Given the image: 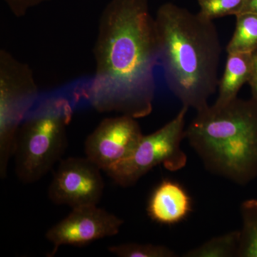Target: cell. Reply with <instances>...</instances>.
<instances>
[{
    "instance_id": "cell-15",
    "label": "cell",
    "mask_w": 257,
    "mask_h": 257,
    "mask_svg": "<svg viewBox=\"0 0 257 257\" xmlns=\"http://www.w3.org/2000/svg\"><path fill=\"white\" fill-rule=\"evenodd\" d=\"M109 252L119 257H175L173 250L163 245L125 243L108 247Z\"/></svg>"
},
{
    "instance_id": "cell-12",
    "label": "cell",
    "mask_w": 257,
    "mask_h": 257,
    "mask_svg": "<svg viewBox=\"0 0 257 257\" xmlns=\"http://www.w3.org/2000/svg\"><path fill=\"white\" fill-rule=\"evenodd\" d=\"M241 221L238 257H257V199L241 204Z\"/></svg>"
},
{
    "instance_id": "cell-7",
    "label": "cell",
    "mask_w": 257,
    "mask_h": 257,
    "mask_svg": "<svg viewBox=\"0 0 257 257\" xmlns=\"http://www.w3.org/2000/svg\"><path fill=\"white\" fill-rule=\"evenodd\" d=\"M101 169L87 157L61 161L48 189L49 199L57 205L74 208L97 205L104 192Z\"/></svg>"
},
{
    "instance_id": "cell-14",
    "label": "cell",
    "mask_w": 257,
    "mask_h": 257,
    "mask_svg": "<svg viewBox=\"0 0 257 257\" xmlns=\"http://www.w3.org/2000/svg\"><path fill=\"white\" fill-rule=\"evenodd\" d=\"M240 231H231L212 238L187 251L184 257H234L239 251Z\"/></svg>"
},
{
    "instance_id": "cell-3",
    "label": "cell",
    "mask_w": 257,
    "mask_h": 257,
    "mask_svg": "<svg viewBox=\"0 0 257 257\" xmlns=\"http://www.w3.org/2000/svg\"><path fill=\"white\" fill-rule=\"evenodd\" d=\"M185 138L204 167L239 185L257 177V101L233 99L197 111Z\"/></svg>"
},
{
    "instance_id": "cell-16",
    "label": "cell",
    "mask_w": 257,
    "mask_h": 257,
    "mask_svg": "<svg viewBox=\"0 0 257 257\" xmlns=\"http://www.w3.org/2000/svg\"><path fill=\"white\" fill-rule=\"evenodd\" d=\"M247 0H199V14L207 20L238 15L242 11Z\"/></svg>"
},
{
    "instance_id": "cell-20",
    "label": "cell",
    "mask_w": 257,
    "mask_h": 257,
    "mask_svg": "<svg viewBox=\"0 0 257 257\" xmlns=\"http://www.w3.org/2000/svg\"><path fill=\"white\" fill-rule=\"evenodd\" d=\"M254 73H257V55L254 56Z\"/></svg>"
},
{
    "instance_id": "cell-11",
    "label": "cell",
    "mask_w": 257,
    "mask_h": 257,
    "mask_svg": "<svg viewBox=\"0 0 257 257\" xmlns=\"http://www.w3.org/2000/svg\"><path fill=\"white\" fill-rule=\"evenodd\" d=\"M254 72V57L251 53L228 54L214 104H224L236 99L240 88L253 77Z\"/></svg>"
},
{
    "instance_id": "cell-18",
    "label": "cell",
    "mask_w": 257,
    "mask_h": 257,
    "mask_svg": "<svg viewBox=\"0 0 257 257\" xmlns=\"http://www.w3.org/2000/svg\"><path fill=\"white\" fill-rule=\"evenodd\" d=\"M243 13L257 15V0H247L240 14H243Z\"/></svg>"
},
{
    "instance_id": "cell-8",
    "label": "cell",
    "mask_w": 257,
    "mask_h": 257,
    "mask_svg": "<svg viewBox=\"0 0 257 257\" xmlns=\"http://www.w3.org/2000/svg\"><path fill=\"white\" fill-rule=\"evenodd\" d=\"M124 220L96 205L74 208L69 215L47 231L52 244L49 256H55L61 246H82L93 241L115 236Z\"/></svg>"
},
{
    "instance_id": "cell-4",
    "label": "cell",
    "mask_w": 257,
    "mask_h": 257,
    "mask_svg": "<svg viewBox=\"0 0 257 257\" xmlns=\"http://www.w3.org/2000/svg\"><path fill=\"white\" fill-rule=\"evenodd\" d=\"M73 116L68 99L53 96L30 111L15 139V172L24 183L40 180L59 162L67 147V127Z\"/></svg>"
},
{
    "instance_id": "cell-5",
    "label": "cell",
    "mask_w": 257,
    "mask_h": 257,
    "mask_svg": "<svg viewBox=\"0 0 257 257\" xmlns=\"http://www.w3.org/2000/svg\"><path fill=\"white\" fill-rule=\"evenodd\" d=\"M189 107L182 105L169 122L155 133L143 135L134 151L106 171L115 183L123 187L135 185L157 166L177 172L185 167L187 156L181 144L185 138V119Z\"/></svg>"
},
{
    "instance_id": "cell-17",
    "label": "cell",
    "mask_w": 257,
    "mask_h": 257,
    "mask_svg": "<svg viewBox=\"0 0 257 257\" xmlns=\"http://www.w3.org/2000/svg\"><path fill=\"white\" fill-rule=\"evenodd\" d=\"M11 13L17 18L25 16L32 8L51 0H3Z\"/></svg>"
},
{
    "instance_id": "cell-6",
    "label": "cell",
    "mask_w": 257,
    "mask_h": 257,
    "mask_svg": "<svg viewBox=\"0 0 257 257\" xmlns=\"http://www.w3.org/2000/svg\"><path fill=\"white\" fill-rule=\"evenodd\" d=\"M38 97L32 69L5 50L0 51V176L7 175L17 134Z\"/></svg>"
},
{
    "instance_id": "cell-2",
    "label": "cell",
    "mask_w": 257,
    "mask_h": 257,
    "mask_svg": "<svg viewBox=\"0 0 257 257\" xmlns=\"http://www.w3.org/2000/svg\"><path fill=\"white\" fill-rule=\"evenodd\" d=\"M159 62L167 85L182 105L199 110L219 87L221 55L212 20L172 3L155 15Z\"/></svg>"
},
{
    "instance_id": "cell-19",
    "label": "cell",
    "mask_w": 257,
    "mask_h": 257,
    "mask_svg": "<svg viewBox=\"0 0 257 257\" xmlns=\"http://www.w3.org/2000/svg\"><path fill=\"white\" fill-rule=\"evenodd\" d=\"M251 82H252V87L253 88V90H254L255 95H256L257 99V73L253 74L252 79H251Z\"/></svg>"
},
{
    "instance_id": "cell-1",
    "label": "cell",
    "mask_w": 257,
    "mask_h": 257,
    "mask_svg": "<svg viewBox=\"0 0 257 257\" xmlns=\"http://www.w3.org/2000/svg\"><path fill=\"white\" fill-rule=\"evenodd\" d=\"M93 54L95 73L86 92L91 105L135 119L150 114L159 49L149 0H109L99 18Z\"/></svg>"
},
{
    "instance_id": "cell-10",
    "label": "cell",
    "mask_w": 257,
    "mask_h": 257,
    "mask_svg": "<svg viewBox=\"0 0 257 257\" xmlns=\"http://www.w3.org/2000/svg\"><path fill=\"white\" fill-rule=\"evenodd\" d=\"M192 209V199L185 189L175 181L165 179L152 192L147 213L159 224L173 225L184 220Z\"/></svg>"
},
{
    "instance_id": "cell-9",
    "label": "cell",
    "mask_w": 257,
    "mask_h": 257,
    "mask_svg": "<svg viewBox=\"0 0 257 257\" xmlns=\"http://www.w3.org/2000/svg\"><path fill=\"white\" fill-rule=\"evenodd\" d=\"M135 118L121 114L103 119L84 143L86 156L106 172L126 158L143 138Z\"/></svg>"
},
{
    "instance_id": "cell-13",
    "label": "cell",
    "mask_w": 257,
    "mask_h": 257,
    "mask_svg": "<svg viewBox=\"0 0 257 257\" xmlns=\"http://www.w3.org/2000/svg\"><path fill=\"white\" fill-rule=\"evenodd\" d=\"M236 17V29L226 47V52L227 54H252L257 47V15L243 13Z\"/></svg>"
}]
</instances>
